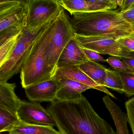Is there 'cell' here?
Returning a JSON list of instances; mask_svg holds the SVG:
<instances>
[{
    "label": "cell",
    "instance_id": "25",
    "mask_svg": "<svg viewBox=\"0 0 134 134\" xmlns=\"http://www.w3.org/2000/svg\"><path fill=\"white\" fill-rule=\"evenodd\" d=\"M123 19L131 26L134 33V3L124 11L119 12Z\"/></svg>",
    "mask_w": 134,
    "mask_h": 134
},
{
    "label": "cell",
    "instance_id": "19",
    "mask_svg": "<svg viewBox=\"0 0 134 134\" xmlns=\"http://www.w3.org/2000/svg\"><path fill=\"white\" fill-rule=\"evenodd\" d=\"M20 122L17 114L0 109V132H8Z\"/></svg>",
    "mask_w": 134,
    "mask_h": 134
},
{
    "label": "cell",
    "instance_id": "3",
    "mask_svg": "<svg viewBox=\"0 0 134 134\" xmlns=\"http://www.w3.org/2000/svg\"><path fill=\"white\" fill-rule=\"evenodd\" d=\"M55 19L37 39L21 68V84L24 89L54 76L55 72L48 64L46 51L54 31Z\"/></svg>",
    "mask_w": 134,
    "mask_h": 134
},
{
    "label": "cell",
    "instance_id": "15",
    "mask_svg": "<svg viewBox=\"0 0 134 134\" xmlns=\"http://www.w3.org/2000/svg\"><path fill=\"white\" fill-rule=\"evenodd\" d=\"M102 100L111 114L116 128L117 134H130L127 128L126 113L123 112L119 107L107 94Z\"/></svg>",
    "mask_w": 134,
    "mask_h": 134
},
{
    "label": "cell",
    "instance_id": "22",
    "mask_svg": "<svg viewBox=\"0 0 134 134\" xmlns=\"http://www.w3.org/2000/svg\"><path fill=\"white\" fill-rule=\"evenodd\" d=\"M97 9V11L115 9L118 5L115 0H87Z\"/></svg>",
    "mask_w": 134,
    "mask_h": 134
},
{
    "label": "cell",
    "instance_id": "12",
    "mask_svg": "<svg viewBox=\"0 0 134 134\" xmlns=\"http://www.w3.org/2000/svg\"><path fill=\"white\" fill-rule=\"evenodd\" d=\"M89 60L75 37L69 42L61 53L57 68L70 66H79Z\"/></svg>",
    "mask_w": 134,
    "mask_h": 134
},
{
    "label": "cell",
    "instance_id": "24",
    "mask_svg": "<svg viewBox=\"0 0 134 134\" xmlns=\"http://www.w3.org/2000/svg\"><path fill=\"white\" fill-rule=\"evenodd\" d=\"M125 105L127 122L131 128L133 134H134V97L127 101Z\"/></svg>",
    "mask_w": 134,
    "mask_h": 134
},
{
    "label": "cell",
    "instance_id": "32",
    "mask_svg": "<svg viewBox=\"0 0 134 134\" xmlns=\"http://www.w3.org/2000/svg\"></svg>",
    "mask_w": 134,
    "mask_h": 134
},
{
    "label": "cell",
    "instance_id": "6",
    "mask_svg": "<svg viewBox=\"0 0 134 134\" xmlns=\"http://www.w3.org/2000/svg\"><path fill=\"white\" fill-rule=\"evenodd\" d=\"M55 27L47 47L46 56L49 67L56 72L58 59L65 46L75 37V33L68 16L64 9L54 19Z\"/></svg>",
    "mask_w": 134,
    "mask_h": 134
},
{
    "label": "cell",
    "instance_id": "13",
    "mask_svg": "<svg viewBox=\"0 0 134 134\" xmlns=\"http://www.w3.org/2000/svg\"><path fill=\"white\" fill-rule=\"evenodd\" d=\"M59 89L56 94V100L62 101L74 100L82 97V93L89 89L90 87L72 80H58Z\"/></svg>",
    "mask_w": 134,
    "mask_h": 134
},
{
    "label": "cell",
    "instance_id": "21",
    "mask_svg": "<svg viewBox=\"0 0 134 134\" xmlns=\"http://www.w3.org/2000/svg\"><path fill=\"white\" fill-rule=\"evenodd\" d=\"M20 33L0 46V65L4 62L11 53L16 44Z\"/></svg>",
    "mask_w": 134,
    "mask_h": 134
},
{
    "label": "cell",
    "instance_id": "20",
    "mask_svg": "<svg viewBox=\"0 0 134 134\" xmlns=\"http://www.w3.org/2000/svg\"><path fill=\"white\" fill-rule=\"evenodd\" d=\"M119 72L123 82L124 93L128 97L134 96V73L130 71Z\"/></svg>",
    "mask_w": 134,
    "mask_h": 134
},
{
    "label": "cell",
    "instance_id": "30",
    "mask_svg": "<svg viewBox=\"0 0 134 134\" xmlns=\"http://www.w3.org/2000/svg\"><path fill=\"white\" fill-rule=\"evenodd\" d=\"M134 3V0H124L120 11H124L130 8Z\"/></svg>",
    "mask_w": 134,
    "mask_h": 134
},
{
    "label": "cell",
    "instance_id": "1",
    "mask_svg": "<svg viewBox=\"0 0 134 134\" xmlns=\"http://www.w3.org/2000/svg\"><path fill=\"white\" fill-rule=\"evenodd\" d=\"M47 109L61 134H117L83 96L74 100H56Z\"/></svg>",
    "mask_w": 134,
    "mask_h": 134
},
{
    "label": "cell",
    "instance_id": "26",
    "mask_svg": "<svg viewBox=\"0 0 134 134\" xmlns=\"http://www.w3.org/2000/svg\"><path fill=\"white\" fill-rule=\"evenodd\" d=\"M81 47L85 55L89 60L94 61L97 63L98 62H101L103 63L106 62L105 60L104 59L102 56L100 55V53L93 50L85 48L82 47V46Z\"/></svg>",
    "mask_w": 134,
    "mask_h": 134
},
{
    "label": "cell",
    "instance_id": "27",
    "mask_svg": "<svg viewBox=\"0 0 134 134\" xmlns=\"http://www.w3.org/2000/svg\"><path fill=\"white\" fill-rule=\"evenodd\" d=\"M119 42L131 53L134 52V35L117 39Z\"/></svg>",
    "mask_w": 134,
    "mask_h": 134
},
{
    "label": "cell",
    "instance_id": "2",
    "mask_svg": "<svg viewBox=\"0 0 134 134\" xmlns=\"http://www.w3.org/2000/svg\"><path fill=\"white\" fill-rule=\"evenodd\" d=\"M75 34L119 38L134 35L131 26L112 9L77 13L68 15Z\"/></svg>",
    "mask_w": 134,
    "mask_h": 134
},
{
    "label": "cell",
    "instance_id": "10",
    "mask_svg": "<svg viewBox=\"0 0 134 134\" xmlns=\"http://www.w3.org/2000/svg\"><path fill=\"white\" fill-rule=\"evenodd\" d=\"M59 87V81L53 77L30 86L24 90L27 98L30 101L52 103L56 100Z\"/></svg>",
    "mask_w": 134,
    "mask_h": 134
},
{
    "label": "cell",
    "instance_id": "17",
    "mask_svg": "<svg viewBox=\"0 0 134 134\" xmlns=\"http://www.w3.org/2000/svg\"><path fill=\"white\" fill-rule=\"evenodd\" d=\"M8 134H61L53 127L20 122L8 132Z\"/></svg>",
    "mask_w": 134,
    "mask_h": 134
},
{
    "label": "cell",
    "instance_id": "11",
    "mask_svg": "<svg viewBox=\"0 0 134 134\" xmlns=\"http://www.w3.org/2000/svg\"><path fill=\"white\" fill-rule=\"evenodd\" d=\"M53 77L57 80L65 79L77 81L90 87L92 89L102 91L113 98L116 99L115 96L105 87L98 84L83 71L78 66H70L58 68L57 69Z\"/></svg>",
    "mask_w": 134,
    "mask_h": 134
},
{
    "label": "cell",
    "instance_id": "9",
    "mask_svg": "<svg viewBox=\"0 0 134 134\" xmlns=\"http://www.w3.org/2000/svg\"><path fill=\"white\" fill-rule=\"evenodd\" d=\"M16 114L22 123L56 127V122L49 111L36 102L21 101Z\"/></svg>",
    "mask_w": 134,
    "mask_h": 134
},
{
    "label": "cell",
    "instance_id": "29",
    "mask_svg": "<svg viewBox=\"0 0 134 134\" xmlns=\"http://www.w3.org/2000/svg\"><path fill=\"white\" fill-rule=\"evenodd\" d=\"M30 0H0L1 3L12 2V3H17L24 5H28Z\"/></svg>",
    "mask_w": 134,
    "mask_h": 134
},
{
    "label": "cell",
    "instance_id": "8",
    "mask_svg": "<svg viewBox=\"0 0 134 134\" xmlns=\"http://www.w3.org/2000/svg\"><path fill=\"white\" fill-rule=\"evenodd\" d=\"M62 9L57 0H30L26 27L35 28L43 25L57 17Z\"/></svg>",
    "mask_w": 134,
    "mask_h": 134
},
{
    "label": "cell",
    "instance_id": "23",
    "mask_svg": "<svg viewBox=\"0 0 134 134\" xmlns=\"http://www.w3.org/2000/svg\"><path fill=\"white\" fill-rule=\"evenodd\" d=\"M106 62L109 64L111 67L118 71L123 72L130 71L129 68L120 57L111 56L105 60Z\"/></svg>",
    "mask_w": 134,
    "mask_h": 134
},
{
    "label": "cell",
    "instance_id": "5",
    "mask_svg": "<svg viewBox=\"0 0 134 134\" xmlns=\"http://www.w3.org/2000/svg\"><path fill=\"white\" fill-rule=\"evenodd\" d=\"M27 13L28 5L0 4V46L26 27Z\"/></svg>",
    "mask_w": 134,
    "mask_h": 134
},
{
    "label": "cell",
    "instance_id": "4",
    "mask_svg": "<svg viewBox=\"0 0 134 134\" xmlns=\"http://www.w3.org/2000/svg\"><path fill=\"white\" fill-rule=\"evenodd\" d=\"M53 19L40 26L22 30L11 53L0 65V80L7 82L20 71L35 42Z\"/></svg>",
    "mask_w": 134,
    "mask_h": 134
},
{
    "label": "cell",
    "instance_id": "7",
    "mask_svg": "<svg viewBox=\"0 0 134 134\" xmlns=\"http://www.w3.org/2000/svg\"><path fill=\"white\" fill-rule=\"evenodd\" d=\"M79 46L100 54L119 57H126L132 53L124 47L117 38L107 36H85L75 34Z\"/></svg>",
    "mask_w": 134,
    "mask_h": 134
},
{
    "label": "cell",
    "instance_id": "18",
    "mask_svg": "<svg viewBox=\"0 0 134 134\" xmlns=\"http://www.w3.org/2000/svg\"><path fill=\"white\" fill-rule=\"evenodd\" d=\"M104 86L121 94L124 93L123 82L119 72L107 68Z\"/></svg>",
    "mask_w": 134,
    "mask_h": 134
},
{
    "label": "cell",
    "instance_id": "31",
    "mask_svg": "<svg viewBox=\"0 0 134 134\" xmlns=\"http://www.w3.org/2000/svg\"><path fill=\"white\" fill-rule=\"evenodd\" d=\"M116 3L118 6H119L120 8H121L122 5L124 0H115Z\"/></svg>",
    "mask_w": 134,
    "mask_h": 134
},
{
    "label": "cell",
    "instance_id": "14",
    "mask_svg": "<svg viewBox=\"0 0 134 134\" xmlns=\"http://www.w3.org/2000/svg\"><path fill=\"white\" fill-rule=\"evenodd\" d=\"M15 83L0 80V109L16 114L22 100L15 93Z\"/></svg>",
    "mask_w": 134,
    "mask_h": 134
},
{
    "label": "cell",
    "instance_id": "16",
    "mask_svg": "<svg viewBox=\"0 0 134 134\" xmlns=\"http://www.w3.org/2000/svg\"><path fill=\"white\" fill-rule=\"evenodd\" d=\"M79 68L98 84L104 86L106 67L97 62L88 60L78 66Z\"/></svg>",
    "mask_w": 134,
    "mask_h": 134
},
{
    "label": "cell",
    "instance_id": "28",
    "mask_svg": "<svg viewBox=\"0 0 134 134\" xmlns=\"http://www.w3.org/2000/svg\"><path fill=\"white\" fill-rule=\"evenodd\" d=\"M120 59L127 65L130 71L134 73V52L132 53L128 56L120 57Z\"/></svg>",
    "mask_w": 134,
    "mask_h": 134
}]
</instances>
